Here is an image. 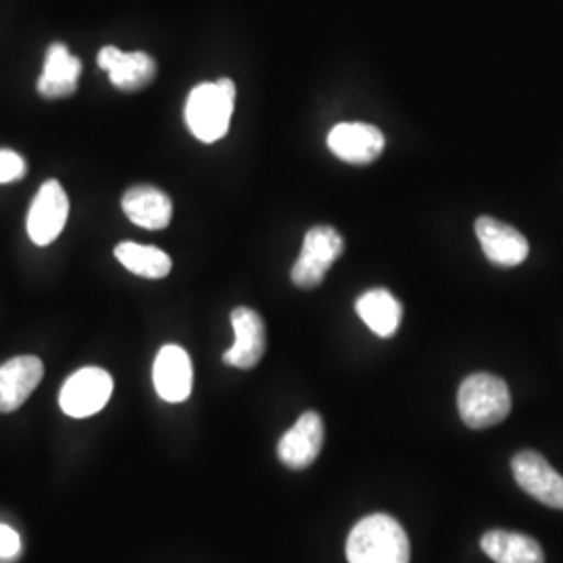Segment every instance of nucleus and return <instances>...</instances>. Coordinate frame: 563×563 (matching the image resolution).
<instances>
[{"label":"nucleus","mask_w":563,"mask_h":563,"mask_svg":"<svg viewBox=\"0 0 563 563\" xmlns=\"http://www.w3.org/2000/svg\"><path fill=\"white\" fill-rule=\"evenodd\" d=\"M409 555L401 523L386 514L363 518L346 539L349 563H409Z\"/></svg>","instance_id":"1"},{"label":"nucleus","mask_w":563,"mask_h":563,"mask_svg":"<svg viewBox=\"0 0 563 563\" xmlns=\"http://www.w3.org/2000/svg\"><path fill=\"white\" fill-rule=\"evenodd\" d=\"M236 102V86L230 78L205 81L192 88L184 118L195 139L201 142H218L230 130V120Z\"/></svg>","instance_id":"2"},{"label":"nucleus","mask_w":563,"mask_h":563,"mask_svg":"<svg viewBox=\"0 0 563 563\" xmlns=\"http://www.w3.org/2000/svg\"><path fill=\"white\" fill-rule=\"evenodd\" d=\"M457 407L465 426L484 430L504 422L509 416L511 395L499 376L472 374L460 386Z\"/></svg>","instance_id":"3"},{"label":"nucleus","mask_w":563,"mask_h":563,"mask_svg":"<svg viewBox=\"0 0 563 563\" xmlns=\"http://www.w3.org/2000/svg\"><path fill=\"white\" fill-rule=\"evenodd\" d=\"M344 251L341 234L330 225H313L302 241V251L297 263L292 265L290 278L302 290L318 288L328 269L336 263Z\"/></svg>","instance_id":"4"},{"label":"nucleus","mask_w":563,"mask_h":563,"mask_svg":"<svg viewBox=\"0 0 563 563\" xmlns=\"http://www.w3.org/2000/svg\"><path fill=\"white\" fill-rule=\"evenodd\" d=\"M113 378L101 367H81L63 384L60 409L71 418H90L111 399Z\"/></svg>","instance_id":"5"},{"label":"nucleus","mask_w":563,"mask_h":563,"mask_svg":"<svg viewBox=\"0 0 563 563\" xmlns=\"http://www.w3.org/2000/svg\"><path fill=\"white\" fill-rule=\"evenodd\" d=\"M69 218V199L57 180L44 181L27 211V236L38 246L59 239Z\"/></svg>","instance_id":"6"},{"label":"nucleus","mask_w":563,"mask_h":563,"mask_svg":"<svg viewBox=\"0 0 563 563\" xmlns=\"http://www.w3.org/2000/svg\"><path fill=\"white\" fill-rule=\"evenodd\" d=\"M511 472L518 486L532 499L547 507L563 509V476L558 474L543 455L522 451L511 460Z\"/></svg>","instance_id":"7"},{"label":"nucleus","mask_w":563,"mask_h":563,"mask_svg":"<svg viewBox=\"0 0 563 563\" xmlns=\"http://www.w3.org/2000/svg\"><path fill=\"white\" fill-rule=\"evenodd\" d=\"M384 144L383 132L369 123H339L328 134L330 151L353 165L376 162L383 155Z\"/></svg>","instance_id":"8"},{"label":"nucleus","mask_w":563,"mask_h":563,"mask_svg":"<svg viewBox=\"0 0 563 563\" xmlns=\"http://www.w3.org/2000/svg\"><path fill=\"white\" fill-rule=\"evenodd\" d=\"M230 320L236 341L223 353V363L239 369L257 367L265 355V323L262 316L249 307H236Z\"/></svg>","instance_id":"9"},{"label":"nucleus","mask_w":563,"mask_h":563,"mask_svg":"<svg viewBox=\"0 0 563 563\" xmlns=\"http://www.w3.org/2000/svg\"><path fill=\"white\" fill-rule=\"evenodd\" d=\"M323 422L320 413L305 411L278 443V457L286 467L305 470L322 453Z\"/></svg>","instance_id":"10"},{"label":"nucleus","mask_w":563,"mask_h":563,"mask_svg":"<svg viewBox=\"0 0 563 563\" xmlns=\"http://www.w3.org/2000/svg\"><path fill=\"white\" fill-rule=\"evenodd\" d=\"M153 383L163 401H186L192 393V362L178 344H165L153 365Z\"/></svg>","instance_id":"11"},{"label":"nucleus","mask_w":563,"mask_h":563,"mask_svg":"<svg viewBox=\"0 0 563 563\" xmlns=\"http://www.w3.org/2000/svg\"><path fill=\"white\" fill-rule=\"evenodd\" d=\"M97 59L111 84L123 92H139L157 76V63L146 53H123L118 46H104Z\"/></svg>","instance_id":"12"},{"label":"nucleus","mask_w":563,"mask_h":563,"mask_svg":"<svg viewBox=\"0 0 563 563\" xmlns=\"http://www.w3.org/2000/svg\"><path fill=\"white\" fill-rule=\"evenodd\" d=\"M476 236L481 241L486 260L495 265L516 267L528 257L526 236L509 223L484 216L476 220Z\"/></svg>","instance_id":"13"},{"label":"nucleus","mask_w":563,"mask_h":563,"mask_svg":"<svg viewBox=\"0 0 563 563\" xmlns=\"http://www.w3.org/2000/svg\"><path fill=\"white\" fill-rule=\"evenodd\" d=\"M44 376V365L34 355L13 357L0 365V413L20 409L36 390Z\"/></svg>","instance_id":"14"},{"label":"nucleus","mask_w":563,"mask_h":563,"mask_svg":"<svg viewBox=\"0 0 563 563\" xmlns=\"http://www.w3.org/2000/svg\"><path fill=\"white\" fill-rule=\"evenodd\" d=\"M81 76V60L69 53V48L63 42H55L46 51V59L42 67L38 92L42 99L57 101L67 99L78 90V81Z\"/></svg>","instance_id":"15"},{"label":"nucleus","mask_w":563,"mask_h":563,"mask_svg":"<svg viewBox=\"0 0 563 563\" xmlns=\"http://www.w3.org/2000/svg\"><path fill=\"white\" fill-rule=\"evenodd\" d=\"M128 220L146 230H163L172 222V199L155 186H134L121 199Z\"/></svg>","instance_id":"16"},{"label":"nucleus","mask_w":563,"mask_h":563,"mask_svg":"<svg viewBox=\"0 0 563 563\" xmlns=\"http://www.w3.org/2000/svg\"><path fill=\"white\" fill-rule=\"evenodd\" d=\"M357 316L363 323L380 339H390L399 330L402 318L401 302L397 301L386 288H372L357 299Z\"/></svg>","instance_id":"17"},{"label":"nucleus","mask_w":563,"mask_h":563,"mask_svg":"<svg viewBox=\"0 0 563 563\" xmlns=\"http://www.w3.org/2000/svg\"><path fill=\"white\" fill-rule=\"evenodd\" d=\"M481 547L495 563H544L541 544L520 532L490 530L484 534Z\"/></svg>","instance_id":"18"},{"label":"nucleus","mask_w":563,"mask_h":563,"mask_svg":"<svg viewBox=\"0 0 563 563\" xmlns=\"http://www.w3.org/2000/svg\"><path fill=\"white\" fill-rule=\"evenodd\" d=\"M115 260L128 272L148 280H162L172 272V260L167 253L157 246H144L139 242H120L115 246Z\"/></svg>","instance_id":"19"},{"label":"nucleus","mask_w":563,"mask_h":563,"mask_svg":"<svg viewBox=\"0 0 563 563\" xmlns=\"http://www.w3.org/2000/svg\"><path fill=\"white\" fill-rule=\"evenodd\" d=\"M25 172H27V165L21 155L9 148H0V184L20 181L25 176Z\"/></svg>","instance_id":"20"},{"label":"nucleus","mask_w":563,"mask_h":563,"mask_svg":"<svg viewBox=\"0 0 563 563\" xmlns=\"http://www.w3.org/2000/svg\"><path fill=\"white\" fill-rule=\"evenodd\" d=\"M21 555V539L18 530L0 522V563H13Z\"/></svg>","instance_id":"21"}]
</instances>
